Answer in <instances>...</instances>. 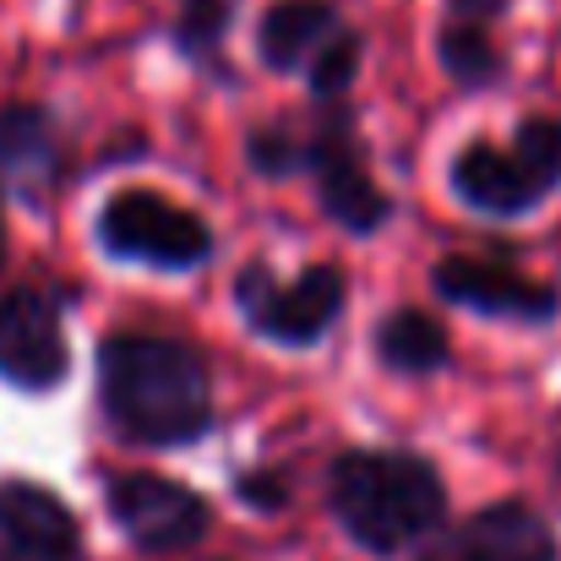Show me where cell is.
<instances>
[{"instance_id": "6da1fadb", "label": "cell", "mask_w": 561, "mask_h": 561, "mask_svg": "<svg viewBox=\"0 0 561 561\" xmlns=\"http://www.w3.org/2000/svg\"><path fill=\"white\" fill-rule=\"evenodd\" d=\"M99 409L137 447H186L213 425L207 355L170 333H110L99 344Z\"/></svg>"}, {"instance_id": "7a4b0ae2", "label": "cell", "mask_w": 561, "mask_h": 561, "mask_svg": "<svg viewBox=\"0 0 561 561\" xmlns=\"http://www.w3.org/2000/svg\"><path fill=\"white\" fill-rule=\"evenodd\" d=\"M328 513L366 557H403L447 524V480L403 447H350L328 463Z\"/></svg>"}, {"instance_id": "3957f363", "label": "cell", "mask_w": 561, "mask_h": 561, "mask_svg": "<svg viewBox=\"0 0 561 561\" xmlns=\"http://www.w3.org/2000/svg\"><path fill=\"white\" fill-rule=\"evenodd\" d=\"M453 196L474 207L480 218H524L561 186V121L557 115H529L518 121L513 142H485L474 137L453 170Z\"/></svg>"}, {"instance_id": "277c9868", "label": "cell", "mask_w": 561, "mask_h": 561, "mask_svg": "<svg viewBox=\"0 0 561 561\" xmlns=\"http://www.w3.org/2000/svg\"><path fill=\"white\" fill-rule=\"evenodd\" d=\"M350 306V273L339 262H311L295 284H278L267 262H245L234 278L240 322L278 350H317Z\"/></svg>"}, {"instance_id": "5b68a950", "label": "cell", "mask_w": 561, "mask_h": 561, "mask_svg": "<svg viewBox=\"0 0 561 561\" xmlns=\"http://www.w3.org/2000/svg\"><path fill=\"white\" fill-rule=\"evenodd\" d=\"M93 234L110 262H137V267H159V273H191L213 256L207 218L148 186L115 191L99 207Z\"/></svg>"}, {"instance_id": "8992f818", "label": "cell", "mask_w": 561, "mask_h": 561, "mask_svg": "<svg viewBox=\"0 0 561 561\" xmlns=\"http://www.w3.org/2000/svg\"><path fill=\"white\" fill-rule=\"evenodd\" d=\"M306 175L317 181L322 213L344 229V234H376L392 218V196L376 186L366 148L355 137V115L350 104H322L311 137H306Z\"/></svg>"}, {"instance_id": "52a82bcc", "label": "cell", "mask_w": 561, "mask_h": 561, "mask_svg": "<svg viewBox=\"0 0 561 561\" xmlns=\"http://www.w3.org/2000/svg\"><path fill=\"white\" fill-rule=\"evenodd\" d=\"M104 513L142 557H175V551H191L213 535L207 496H196L186 480H170L153 469L115 474L104 485Z\"/></svg>"}, {"instance_id": "ba28073f", "label": "cell", "mask_w": 561, "mask_h": 561, "mask_svg": "<svg viewBox=\"0 0 561 561\" xmlns=\"http://www.w3.org/2000/svg\"><path fill=\"white\" fill-rule=\"evenodd\" d=\"M71 376L66 295L44 284H16L0 295V381L16 392H55Z\"/></svg>"}, {"instance_id": "9c48e42d", "label": "cell", "mask_w": 561, "mask_h": 561, "mask_svg": "<svg viewBox=\"0 0 561 561\" xmlns=\"http://www.w3.org/2000/svg\"><path fill=\"white\" fill-rule=\"evenodd\" d=\"M431 289L447 306H469V311L496 317V322L546 328L561 311V295L551 284H535L529 273H518L507 262H485V256H442L431 267Z\"/></svg>"}, {"instance_id": "30bf717a", "label": "cell", "mask_w": 561, "mask_h": 561, "mask_svg": "<svg viewBox=\"0 0 561 561\" xmlns=\"http://www.w3.org/2000/svg\"><path fill=\"white\" fill-rule=\"evenodd\" d=\"M414 561H561V546L529 502H491L447 535H431Z\"/></svg>"}, {"instance_id": "8fae6325", "label": "cell", "mask_w": 561, "mask_h": 561, "mask_svg": "<svg viewBox=\"0 0 561 561\" xmlns=\"http://www.w3.org/2000/svg\"><path fill=\"white\" fill-rule=\"evenodd\" d=\"M0 561H82V518L38 480H0Z\"/></svg>"}, {"instance_id": "7c38bea8", "label": "cell", "mask_w": 561, "mask_h": 561, "mask_svg": "<svg viewBox=\"0 0 561 561\" xmlns=\"http://www.w3.org/2000/svg\"><path fill=\"white\" fill-rule=\"evenodd\" d=\"M66 170L60 121L44 104H5L0 110V196L44 202Z\"/></svg>"}, {"instance_id": "4fadbf2b", "label": "cell", "mask_w": 561, "mask_h": 561, "mask_svg": "<svg viewBox=\"0 0 561 561\" xmlns=\"http://www.w3.org/2000/svg\"><path fill=\"white\" fill-rule=\"evenodd\" d=\"M344 27L333 0H273L256 22V60L278 77L311 66V55Z\"/></svg>"}, {"instance_id": "5bb4252c", "label": "cell", "mask_w": 561, "mask_h": 561, "mask_svg": "<svg viewBox=\"0 0 561 561\" xmlns=\"http://www.w3.org/2000/svg\"><path fill=\"white\" fill-rule=\"evenodd\" d=\"M371 355L392 376H436V371H447V360H453V339H447V328L431 311L398 306V311H387L376 322Z\"/></svg>"}, {"instance_id": "9a60e30c", "label": "cell", "mask_w": 561, "mask_h": 561, "mask_svg": "<svg viewBox=\"0 0 561 561\" xmlns=\"http://www.w3.org/2000/svg\"><path fill=\"white\" fill-rule=\"evenodd\" d=\"M436 60H442V71L463 93H485V88H496L507 77V55L496 44V27L463 22V16H442V27H436Z\"/></svg>"}, {"instance_id": "2e32d148", "label": "cell", "mask_w": 561, "mask_h": 561, "mask_svg": "<svg viewBox=\"0 0 561 561\" xmlns=\"http://www.w3.org/2000/svg\"><path fill=\"white\" fill-rule=\"evenodd\" d=\"M360 60H366V38L355 33V27H339L317 55H311V99L317 104H344V93L355 88V77H360Z\"/></svg>"}, {"instance_id": "e0dca14e", "label": "cell", "mask_w": 561, "mask_h": 561, "mask_svg": "<svg viewBox=\"0 0 561 561\" xmlns=\"http://www.w3.org/2000/svg\"><path fill=\"white\" fill-rule=\"evenodd\" d=\"M229 27H234V0H181V11H175V44L196 66L218 60Z\"/></svg>"}, {"instance_id": "ac0fdd59", "label": "cell", "mask_w": 561, "mask_h": 561, "mask_svg": "<svg viewBox=\"0 0 561 561\" xmlns=\"http://www.w3.org/2000/svg\"><path fill=\"white\" fill-rule=\"evenodd\" d=\"M245 164L262 175V181H289V175H306V137L284 121L273 126H256L245 131Z\"/></svg>"}, {"instance_id": "d6986e66", "label": "cell", "mask_w": 561, "mask_h": 561, "mask_svg": "<svg viewBox=\"0 0 561 561\" xmlns=\"http://www.w3.org/2000/svg\"><path fill=\"white\" fill-rule=\"evenodd\" d=\"M234 496L245 507H256V513H284L295 491H289V480L278 469H251V474H234Z\"/></svg>"}, {"instance_id": "ffe728a7", "label": "cell", "mask_w": 561, "mask_h": 561, "mask_svg": "<svg viewBox=\"0 0 561 561\" xmlns=\"http://www.w3.org/2000/svg\"><path fill=\"white\" fill-rule=\"evenodd\" d=\"M507 5H513V0H447V16H463V22H485V27H496V22L507 16Z\"/></svg>"}, {"instance_id": "44dd1931", "label": "cell", "mask_w": 561, "mask_h": 561, "mask_svg": "<svg viewBox=\"0 0 561 561\" xmlns=\"http://www.w3.org/2000/svg\"><path fill=\"white\" fill-rule=\"evenodd\" d=\"M0 267H5V218H0Z\"/></svg>"}]
</instances>
